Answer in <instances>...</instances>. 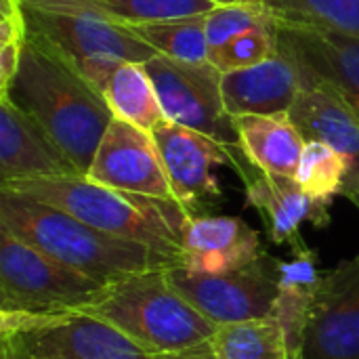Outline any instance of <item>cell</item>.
Wrapping results in <instances>:
<instances>
[{
  "mask_svg": "<svg viewBox=\"0 0 359 359\" xmlns=\"http://www.w3.org/2000/svg\"><path fill=\"white\" fill-rule=\"evenodd\" d=\"M261 255L252 265L225 273L202 276L172 265L166 269L170 286L206 320L217 326L267 318L278 297V263L276 267Z\"/></svg>",
  "mask_w": 359,
  "mask_h": 359,
  "instance_id": "cell-9",
  "label": "cell"
},
{
  "mask_svg": "<svg viewBox=\"0 0 359 359\" xmlns=\"http://www.w3.org/2000/svg\"><path fill=\"white\" fill-rule=\"evenodd\" d=\"M86 177L114 189L175 200L154 135L120 118L109 122Z\"/></svg>",
  "mask_w": 359,
  "mask_h": 359,
  "instance_id": "cell-11",
  "label": "cell"
},
{
  "mask_svg": "<svg viewBox=\"0 0 359 359\" xmlns=\"http://www.w3.org/2000/svg\"><path fill=\"white\" fill-rule=\"evenodd\" d=\"M27 38L50 50L99 90L126 63H147L158 53L101 0H21Z\"/></svg>",
  "mask_w": 359,
  "mask_h": 359,
  "instance_id": "cell-4",
  "label": "cell"
},
{
  "mask_svg": "<svg viewBox=\"0 0 359 359\" xmlns=\"http://www.w3.org/2000/svg\"><path fill=\"white\" fill-rule=\"evenodd\" d=\"M290 120L297 124L305 141H322L345 156L349 164L343 196L359 187V111L339 99L334 93L303 84L292 109Z\"/></svg>",
  "mask_w": 359,
  "mask_h": 359,
  "instance_id": "cell-18",
  "label": "cell"
},
{
  "mask_svg": "<svg viewBox=\"0 0 359 359\" xmlns=\"http://www.w3.org/2000/svg\"><path fill=\"white\" fill-rule=\"evenodd\" d=\"M206 15L135 23L130 29L158 55H166L179 61H208Z\"/></svg>",
  "mask_w": 359,
  "mask_h": 359,
  "instance_id": "cell-23",
  "label": "cell"
},
{
  "mask_svg": "<svg viewBox=\"0 0 359 359\" xmlns=\"http://www.w3.org/2000/svg\"><path fill=\"white\" fill-rule=\"evenodd\" d=\"M0 359H160L86 311H0Z\"/></svg>",
  "mask_w": 359,
  "mask_h": 359,
  "instance_id": "cell-6",
  "label": "cell"
},
{
  "mask_svg": "<svg viewBox=\"0 0 359 359\" xmlns=\"http://www.w3.org/2000/svg\"><path fill=\"white\" fill-rule=\"evenodd\" d=\"M217 6H225V4H240V2H267V0H210Z\"/></svg>",
  "mask_w": 359,
  "mask_h": 359,
  "instance_id": "cell-31",
  "label": "cell"
},
{
  "mask_svg": "<svg viewBox=\"0 0 359 359\" xmlns=\"http://www.w3.org/2000/svg\"><path fill=\"white\" fill-rule=\"evenodd\" d=\"M107 286L0 229V311L36 316L84 311Z\"/></svg>",
  "mask_w": 359,
  "mask_h": 359,
  "instance_id": "cell-7",
  "label": "cell"
},
{
  "mask_svg": "<svg viewBox=\"0 0 359 359\" xmlns=\"http://www.w3.org/2000/svg\"><path fill=\"white\" fill-rule=\"evenodd\" d=\"M27 42V40H25ZM25 42H8L0 44V95H6L17 72L21 65L23 57V46Z\"/></svg>",
  "mask_w": 359,
  "mask_h": 359,
  "instance_id": "cell-29",
  "label": "cell"
},
{
  "mask_svg": "<svg viewBox=\"0 0 359 359\" xmlns=\"http://www.w3.org/2000/svg\"><path fill=\"white\" fill-rule=\"evenodd\" d=\"M238 147L259 172L297 177L305 137L288 114L273 116H236Z\"/></svg>",
  "mask_w": 359,
  "mask_h": 359,
  "instance_id": "cell-20",
  "label": "cell"
},
{
  "mask_svg": "<svg viewBox=\"0 0 359 359\" xmlns=\"http://www.w3.org/2000/svg\"><path fill=\"white\" fill-rule=\"evenodd\" d=\"M345 198H347V200H349V202H351V204H353V206L359 210V187L358 189H353V191H349Z\"/></svg>",
  "mask_w": 359,
  "mask_h": 359,
  "instance_id": "cell-32",
  "label": "cell"
},
{
  "mask_svg": "<svg viewBox=\"0 0 359 359\" xmlns=\"http://www.w3.org/2000/svg\"><path fill=\"white\" fill-rule=\"evenodd\" d=\"M101 93L114 118L130 122L143 130L154 133V128L166 120L145 63L126 61L118 65L103 82Z\"/></svg>",
  "mask_w": 359,
  "mask_h": 359,
  "instance_id": "cell-21",
  "label": "cell"
},
{
  "mask_svg": "<svg viewBox=\"0 0 359 359\" xmlns=\"http://www.w3.org/2000/svg\"><path fill=\"white\" fill-rule=\"evenodd\" d=\"M84 311L105 320L151 355L204 345L219 328L170 286L166 269L109 284Z\"/></svg>",
  "mask_w": 359,
  "mask_h": 359,
  "instance_id": "cell-5",
  "label": "cell"
},
{
  "mask_svg": "<svg viewBox=\"0 0 359 359\" xmlns=\"http://www.w3.org/2000/svg\"><path fill=\"white\" fill-rule=\"evenodd\" d=\"M278 17L359 36V0H267Z\"/></svg>",
  "mask_w": 359,
  "mask_h": 359,
  "instance_id": "cell-25",
  "label": "cell"
},
{
  "mask_svg": "<svg viewBox=\"0 0 359 359\" xmlns=\"http://www.w3.org/2000/svg\"><path fill=\"white\" fill-rule=\"evenodd\" d=\"M276 21H278V15L267 2H240V4L217 6L206 15L208 50L225 44L227 40L248 29L269 25Z\"/></svg>",
  "mask_w": 359,
  "mask_h": 359,
  "instance_id": "cell-27",
  "label": "cell"
},
{
  "mask_svg": "<svg viewBox=\"0 0 359 359\" xmlns=\"http://www.w3.org/2000/svg\"><path fill=\"white\" fill-rule=\"evenodd\" d=\"M246 179V206L255 208L269 231L273 244H290L292 250L305 246L301 225L313 223L326 227L330 223V206L307 196L297 179L259 172Z\"/></svg>",
  "mask_w": 359,
  "mask_h": 359,
  "instance_id": "cell-16",
  "label": "cell"
},
{
  "mask_svg": "<svg viewBox=\"0 0 359 359\" xmlns=\"http://www.w3.org/2000/svg\"><path fill=\"white\" fill-rule=\"evenodd\" d=\"M0 229L101 284L181 265L147 244L105 233L57 206L2 187Z\"/></svg>",
  "mask_w": 359,
  "mask_h": 359,
  "instance_id": "cell-1",
  "label": "cell"
},
{
  "mask_svg": "<svg viewBox=\"0 0 359 359\" xmlns=\"http://www.w3.org/2000/svg\"><path fill=\"white\" fill-rule=\"evenodd\" d=\"M292 255L290 261L278 263V297L269 316L284 332L290 359H305L307 330L324 273L318 269V255L307 246Z\"/></svg>",
  "mask_w": 359,
  "mask_h": 359,
  "instance_id": "cell-19",
  "label": "cell"
},
{
  "mask_svg": "<svg viewBox=\"0 0 359 359\" xmlns=\"http://www.w3.org/2000/svg\"><path fill=\"white\" fill-rule=\"evenodd\" d=\"M164 116L204 133L227 147L238 145L233 116L223 99V72L210 61H179L156 55L145 63Z\"/></svg>",
  "mask_w": 359,
  "mask_h": 359,
  "instance_id": "cell-8",
  "label": "cell"
},
{
  "mask_svg": "<svg viewBox=\"0 0 359 359\" xmlns=\"http://www.w3.org/2000/svg\"><path fill=\"white\" fill-rule=\"evenodd\" d=\"M101 4L126 25L196 17L217 8L210 0H101Z\"/></svg>",
  "mask_w": 359,
  "mask_h": 359,
  "instance_id": "cell-28",
  "label": "cell"
},
{
  "mask_svg": "<svg viewBox=\"0 0 359 359\" xmlns=\"http://www.w3.org/2000/svg\"><path fill=\"white\" fill-rule=\"evenodd\" d=\"M259 231L240 217L191 215L183 229L181 265L202 276H225L261 257Z\"/></svg>",
  "mask_w": 359,
  "mask_h": 359,
  "instance_id": "cell-15",
  "label": "cell"
},
{
  "mask_svg": "<svg viewBox=\"0 0 359 359\" xmlns=\"http://www.w3.org/2000/svg\"><path fill=\"white\" fill-rule=\"evenodd\" d=\"M278 53V21L248 29L225 44L208 50V61L223 74L252 67Z\"/></svg>",
  "mask_w": 359,
  "mask_h": 359,
  "instance_id": "cell-26",
  "label": "cell"
},
{
  "mask_svg": "<svg viewBox=\"0 0 359 359\" xmlns=\"http://www.w3.org/2000/svg\"><path fill=\"white\" fill-rule=\"evenodd\" d=\"M160 359H221V358L215 353V349L210 347V343H204V345L189 347V349L177 351V353H166V355H160Z\"/></svg>",
  "mask_w": 359,
  "mask_h": 359,
  "instance_id": "cell-30",
  "label": "cell"
},
{
  "mask_svg": "<svg viewBox=\"0 0 359 359\" xmlns=\"http://www.w3.org/2000/svg\"><path fill=\"white\" fill-rule=\"evenodd\" d=\"M0 187L57 206L105 233L147 244L179 261L183 257V229L191 212L175 200L114 189L84 175L23 179Z\"/></svg>",
  "mask_w": 359,
  "mask_h": 359,
  "instance_id": "cell-3",
  "label": "cell"
},
{
  "mask_svg": "<svg viewBox=\"0 0 359 359\" xmlns=\"http://www.w3.org/2000/svg\"><path fill=\"white\" fill-rule=\"evenodd\" d=\"M278 48L294 61L303 84H316L359 111V36L278 17Z\"/></svg>",
  "mask_w": 359,
  "mask_h": 359,
  "instance_id": "cell-10",
  "label": "cell"
},
{
  "mask_svg": "<svg viewBox=\"0 0 359 359\" xmlns=\"http://www.w3.org/2000/svg\"><path fill=\"white\" fill-rule=\"evenodd\" d=\"M53 137L63 154L86 177L97 147L114 120L103 93L27 38L19 72L6 93Z\"/></svg>",
  "mask_w": 359,
  "mask_h": 359,
  "instance_id": "cell-2",
  "label": "cell"
},
{
  "mask_svg": "<svg viewBox=\"0 0 359 359\" xmlns=\"http://www.w3.org/2000/svg\"><path fill=\"white\" fill-rule=\"evenodd\" d=\"M305 359H359V252L322 276Z\"/></svg>",
  "mask_w": 359,
  "mask_h": 359,
  "instance_id": "cell-13",
  "label": "cell"
},
{
  "mask_svg": "<svg viewBox=\"0 0 359 359\" xmlns=\"http://www.w3.org/2000/svg\"><path fill=\"white\" fill-rule=\"evenodd\" d=\"M151 135L156 139L175 200L183 208L196 215V208L221 196L215 168L225 164L236 166L229 154L231 147L168 118L160 122Z\"/></svg>",
  "mask_w": 359,
  "mask_h": 359,
  "instance_id": "cell-12",
  "label": "cell"
},
{
  "mask_svg": "<svg viewBox=\"0 0 359 359\" xmlns=\"http://www.w3.org/2000/svg\"><path fill=\"white\" fill-rule=\"evenodd\" d=\"M347 172L349 164L343 154L322 141H307L294 179L307 196L330 206L337 196H343Z\"/></svg>",
  "mask_w": 359,
  "mask_h": 359,
  "instance_id": "cell-24",
  "label": "cell"
},
{
  "mask_svg": "<svg viewBox=\"0 0 359 359\" xmlns=\"http://www.w3.org/2000/svg\"><path fill=\"white\" fill-rule=\"evenodd\" d=\"M208 343L221 359H290L284 332L271 316L219 326Z\"/></svg>",
  "mask_w": 359,
  "mask_h": 359,
  "instance_id": "cell-22",
  "label": "cell"
},
{
  "mask_svg": "<svg viewBox=\"0 0 359 359\" xmlns=\"http://www.w3.org/2000/svg\"><path fill=\"white\" fill-rule=\"evenodd\" d=\"M72 175L78 168L38 120L0 95V183Z\"/></svg>",
  "mask_w": 359,
  "mask_h": 359,
  "instance_id": "cell-14",
  "label": "cell"
},
{
  "mask_svg": "<svg viewBox=\"0 0 359 359\" xmlns=\"http://www.w3.org/2000/svg\"><path fill=\"white\" fill-rule=\"evenodd\" d=\"M301 88L299 67L280 48L252 67L223 74V99L233 118L288 114Z\"/></svg>",
  "mask_w": 359,
  "mask_h": 359,
  "instance_id": "cell-17",
  "label": "cell"
}]
</instances>
